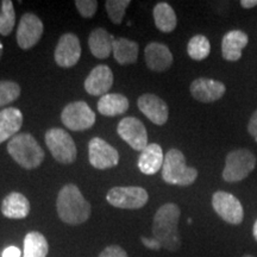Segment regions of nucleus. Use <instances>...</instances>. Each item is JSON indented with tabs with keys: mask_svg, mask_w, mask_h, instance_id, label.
<instances>
[{
	"mask_svg": "<svg viewBox=\"0 0 257 257\" xmlns=\"http://www.w3.org/2000/svg\"><path fill=\"white\" fill-rule=\"evenodd\" d=\"M146 63L149 69L154 72H165L173 64V55L166 44L159 42H152L144 50Z\"/></svg>",
	"mask_w": 257,
	"mask_h": 257,
	"instance_id": "nucleus-17",
	"label": "nucleus"
},
{
	"mask_svg": "<svg viewBox=\"0 0 257 257\" xmlns=\"http://www.w3.org/2000/svg\"><path fill=\"white\" fill-rule=\"evenodd\" d=\"M61 120L64 126L73 131H82L92 127L95 123V113L92 111L87 102H70L63 108Z\"/></svg>",
	"mask_w": 257,
	"mask_h": 257,
	"instance_id": "nucleus-7",
	"label": "nucleus"
},
{
	"mask_svg": "<svg viewBox=\"0 0 257 257\" xmlns=\"http://www.w3.org/2000/svg\"><path fill=\"white\" fill-rule=\"evenodd\" d=\"M211 44L210 41L204 35L193 36L188 42L187 53L191 59L195 61H202L210 55Z\"/></svg>",
	"mask_w": 257,
	"mask_h": 257,
	"instance_id": "nucleus-27",
	"label": "nucleus"
},
{
	"mask_svg": "<svg viewBox=\"0 0 257 257\" xmlns=\"http://www.w3.org/2000/svg\"><path fill=\"white\" fill-rule=\"evenodd\" d=\"M117 133L120 138L137 152L148 147V133L144 124L135 117H125L119 121Z\"/></svg>",
	"mask_w": 257,
	"mask_h": 257,
	"instance_id": "nucleus-10",
	"label": "nucleus"
},
{
	"mask_svg": "<svg viewBox=\"0 0 257 257\" xmlns=\"http://www.w3.org/2000/svg\"><path fill=\"white\" fill-rule=\"evenodd\" d=\"M256 167V156L248 149H237L227 154L223 170L226 182H238L249 176Z\"/></svg>",
	"mask_w": 257,
	"mask_h": 257,
	"instance_id": "nucleus-5",
	"label": "nucleus"
},
{
	"mask_svg": "<svg viewBox=\"0 0 257 257\" xmlns=\"http://www.w3.org/2000/svg\"><path fill=\"white\" fill-rule=\"evenodd\" d=\"M46 144L57 162L69 165L76 160V147L70 135L63 128L53 127L46 133Z\"/></svg>",
	"mask_w": 257,
	"mask_h": 257,
	"instance_id": "nucleus-6",
	"label": "nucleus"
},
{
	"mask_svg": "<svg viewBox=\"0 0 257 257\" xmlns=\"http://www.w3.org/2000/svg\"><path fill=\"white\" fill-rule=\"evenodd\" d=\"M21 95V87L14 81H0V107H4L17 100Z\"/></svg>",
	"mask_w": 257,
	"mask_h": 257,
	"instance_id": "nucleus-29",
	"label": "nucleus"
},
{
	"mask_svg": "<svg viewBox=\"0 0 257 257\" xmlns=\"http://www.w3.org/2000/svg\"><path fill=\"white\" fill-rule=\"evenodd\" d=\"M242 257H255V256H252V255H249V253H245V255H243Z\"/></svg>",
	"mask_w": 257,
	"mask_h": 257,
	"instance_id": "nucleus-39",
	"label": "nucleus"
},
{
	"mask_svg": "<svg viewBox=\"0 0 257 257\" xmlns=\"http://www.w3.org/2000/svg\"><path fill=\"white\" fill-rule=\"evenodd\" d=\"M23 125V113L16 107L0 111V144L15 137Z\"/></svg>",
	"mask_w": 257,
	"mask_h": 257,
	"instance_id": "nucleus-20",
	"label": "nucleus"
},
{
	"mask_svg": "<svg viewBox=\"0 0 257 257\" xmlns=\"http://www.w3.org/2000/svg\"><path fill=\"white\" fill-rule=\"evenodd\" d=\"M112 53L119 64L136 63L138 57V44L136 42L120 37L114 38L112 44Z\"/></svg>",
	"mask_w": 257,
	"mask_h": 257,
	"instance_id": "nucleus-24",
	"label": "nucleus"
},
{
	"mask_svg": "<svg viewBox=\"0 0 257 257\" xmlns=\"http://www.w3.org/2000/svg\"><path fill=\"white\" fill-rule=\"evenodd\" d=\"M89 163L96 169H107L119 162V154L113 147L99 137H94L88 143Z\"/></svg>",
	"mask_w": 257,
	"mask_h": 257,
	"instance_id": "nucleus-11",
	"label": "nucleus"
},
{
	"mask_svg": "<svg viewBox=\"0 0 257 257\" xmlns=\"http://www.w3.org/2000/svg\"><path fill=\"white\" fill-rule=\"evenodd\" d=\"M240 5L244 9H252L257 6V0H242L240 2Z\"/></svg>",
	"mask_w": 257,
	"mask_h": 257,
	"instance_id": "nucleus-36",
	"label": "nucleus"
},
{
	"mask_svg": "<svg viewBox=\"0 0 257 257\" xmlns=\"http://www.w3.org/2000/svg\"><path fill=\"white\" fill-rule=\"evenodd\" d=\"M56 208L60 219L69 225L85 223L91 216V204L83 198L78 186L68 184L59 192Z\"/></svg>",
	"mask_w": 257,
	"mask_h": 257,
	"instance_id": "nucleus-2",
	"label": "nucleus"
},
{
	"mask_svg": "<svg viewBox=\"0 0 257 257\" xmlns=\"http://www.w3.org/2000/svg\"><path fill=\"white\" fill-rule=\"evenodd\" d=\"M128 108V100L126 96L118 93H107L102 95L98 101V111L106 117L123 114Z\"/></svg>",
	"mask_w": 257,
	"mask_h": 257,
	"instance_id": "nucleus-23",
	"label": "nucleus"
},
{
	"mask_svg": "<svg viewBox=\"0 0 257 257\" xmlns=\"http://www.w3.org/2000/svg\"><path fill=\"white\" fill-rule=\"evenodd\" d=\"M165 156H163L162 148L159 144H148L146 149L141 152L138 159V168L146 175H154L162 169Z\"/></svg>",
	"mask_w": 257,
	"mask_h": 257,
	"instance_id": "nucleus-19",
	"label": "nucleus"
},
{
	"mask_svg": "<svg viewBox=\"0 0 257 257\" xmlns=\"http://www.w3.org/2000/svg\"><path fill=\"white\" fill-rule=\"evenodd\" d=\"M75 6L83 18H92L98 9V2L95 0H76Z\"/></svg>",
	"mask_w": 257,
	"mask_h": 257,
	"instance_id": "nucleus-31",
	"label": "nucleus"
},
{
	"mask_svg": "<svg viewBox=\"0 0 257 257\" xmlns=\"http://www.w3.org/2000/svg\"><path fill=\"white\" fill-rule=\"evenodd\" d=\"M16 12L11 0H4L0 11V35L9 36L15 28Z\"/></svg>",
	"mask_w": 257,
	"mask_h": 257,
	"instance_id": "nucleus-28",
	"label": "nucleus"
},
{
	"mask_svg": "<svg viewBox=\"0 0 257 257\" xmlns=\"http://www.w3.org/2000/svg\"><path fill=\"white\" fill-rule=\"evenodd\" d=\"M212 206L221 219L231 225L242 224L244 210L240 201L231 193L218 191L212 197Z\"/></svg>",
	"mask_w": 257,
	"mask_h": 257,
	"instance_id": "nucleus-9",
	"label": "nucleus"
},
{
	"mask_svg": "<svg viewBox=\"0 0 257 257\" xmlns=\"http://www.w3.org/2000/svg\"><path fill=\"white\" fill-rule=\"evenodd\" d=\"M249 38L245 32L240 30H232L225 34L221 41V54L225 60L238 61L242 57V50L248 44Z\"/></svg>",
	"mask_w": 257,
	"mask_h": 257,
	"instance_id": "nucleus-18",
	"label": "nucleus"
},
{
	"mask_svg": "<svg viewBox=\"0 0 257 257\" xmlns=\"http://www.w3.org/2000/svg\"><path fill=\"white\" fill-rule=\"evenodd\" d=\"M153 15L156 28L160 31L168 34V32H172L176 28L178 18H176L175 11L168 3H159L154 8Z\"/></svg>",
	"mask_w": 257,
	"mask_h": 257,
	"instance_id": "nucleus-25",
	"label": "nucleus"
},
{
	"mask_svg": "<svg viewBox=\"0 0 257 257\" xmlns=\"http://www.w3.org/2000/svg\"><path fill=\"white\" fill-rule=\"evenodd\" d=\"M252 233H253V238H255L256 242H257V219H256V221H255V224H253Z\"/></svg>",
	"mask_w": 257,
	"mask_h": 257,
	"instance_id": "nucleus-37",
	"label": "nucleus"
},
{
	"mask_svg": "<svg viewBox=\"0 0 257 257\" xmlns=\"http://www.w3.org/2000/svg\"><path fill=\"white\" fill-rule=\"evenodd\" d=\"M198 178V170L186 165L184 154L178 149H170L165 156L162 179L167 184L189 186Z\"/></svg>",
	"mask_w": 257,
	"mask_h": 257,
	"instance_id": "nucleus-4",
	"label": "nucleus"
},
{
	"mask_svg": "<svg viewBox=\"0 0 257 257\" xmlns=\"http://www.w3.org/2000/svg\"><path fill=\"white\" fill-rule=\"evenodd\" d=\"M3 55V44H2V41H0V57Z\"/></svg>",
	"mask_w": 257,
	"mask_h": 257,
	"instance_id": "nucleus-38",
	"label": "nucleus"
},
{
	"mask_svg": "<svg viewBox=\"0 0 257 257\" xmlns=\"http://www.w3.org/2000/svg\"><path fill=\"white\" fill-rule=\"evenodd\" d=\"M99 257H128L126 251L123 248H120L119 245H110L106 246V248L100 252Z\"/></svg>",
	"mask_w": 257,
	"mask_h": 257,
	"instance_id": "nucleus-32",
	"label": "nucleus"
},
{
	"mask_svg": "<svg viewBox=\"0 0 257 257\" xmlns=\"http://www.w3.org/2000/svg\"><path fill=\"white\" fill-rule=\"evenodd\" d=\"M113 85V73L106 64L96 66L85 80V89L92 95L102 96L107 94Z\"/></svg>",
	"mask_w": 257,
	"mask_h": 257,
	"instance_id": "nucleus-15",
	"label": "nucleus"
},
{
	"mask_svg": "<svg viewBox=\"0 0 257 257\" xmlns=\"http://www.w3.org/2000/svg\"><path fill=\"white\" fill-rule=\"evenodd\" d=\"M81 56V46L78 36L64 34L61 36L55 49V61L60 67L70 68L79 62Z\"/></svg>",
	"mask_w": 257,
	"mask_h": 257,
	"instance_id": "nucleus-13",
	"label": "nucleus"
},
{
	"mask_svg": "<svg viewBox=\"0 0 257 257\" xmlns=\"http://www.w3.org/2000/svg\"><path fill=\"white\" fill-rule=\"evenodd\" d=\"M22 256V251L19 250L17 246H8L4 251L2 253V257H21Z\"/></svg>",
	"mask_w": 257,
	"mask_h": 257,
	"instance_id": "nucleus-35",
	"label": "nucleus"
},
{
	"mask_svg": "<svg viewBox=\"0 0 257 257\" xmlns=\"http://www.w3.org/2000/svg\"><path fill=\"white\" fill-rule=\"evenodd\" d=\"M8 152L19 166L35 169L44 160V152L30 134H18L8 144Z\"/></svg>",
	"mask_w": 257,
	"mask_h": 257,
	"instance_id": "nucleus-3",
	"label": "nucleus"
},
{
	"mask_svg": "<svg viewBox=\"0 0 257 257\" xmlns=\"http://www.w3.org/2000/svg\"><path fill=\"white\" fill-rule=\"evenodd\" d=\"M226 87L223 82L207 78L195 79L191 83V94L201 102H213L219 100L225 94Z\"/></svg>",
	"mask_w": 257,
	"mask_h": 257,
	"instance_id": "nucleus-16",
	"label": "nucleus"
},
{
	"mask_svg": "<svg viewBox=\"0 0 257 257\" xmlns=\"http://www.w3.org/2000/svg\"><path fill=\"white\" fill-rule=\"evenodd\" d=\"M43 23L36 15L25 14L21 18L17 29V43L22 49L36 46L43 34Z\"/></svg>",
	"mask_w": 257,
	"mask_h": 257,
	"instance_id": "nucleus-12",
	"label": "nucleus"
},
{
	"mask_svg": "<svg viewBox=\"0 0 257 257\" xmlns=\"http://www.w3.org/2000/svg\"><path fill=\"white\" fill-rule=\"evenodd\" d=\"M106 199L114 207L138 210L146 206L149 195L142 187H113L108 191Z\"/></svg>",
	"mask_w": 257,
	"mask_h": 257,
	"instance_id": "nucleus-8",
	"label": "nucleus"
},
{
	"mask_svg": "<svg viewBox=\"0 0 257 257\" xmlns=\"http://www.w3.org/2000/svg\"><path fill=\"white\" fill-rule=\"evenodd\" d=\"M179 206L173 202L162 205L154 216L153 220V236L159 240L163 249L168 251H178L181 246L178 224L180 219Z\"/></svg>",
	"mask_w": 257,
	"mask_h": 257,
	"instance_id": "nucleus-1",
	"label": "nucleus"
},
{
	"mask_svg": "<svg viewBox=\"0 0 257 257\" xmlns=\"http://www.w3.org/2000/svg\"><path fill=\"white\" fill-rule=\"evenodd\" d=\"M113 40L114 37L105 29H94L88 37V46L93 56L100 60L107 59L111 55Z\"/></svg>",
	"mask_w": 257,
	"mask_h": 257,
	"instance_id": "nucleus-22",
	"label": "nucleus"
},
{
	"mask_svg": "<svg viewBox=\"0 0 257 257\" xmlns=\"http://www.w3.org/2000/svg\"><path fill=\"white\" fill-rule=\"evenodd\" d=\"M141 240H142V243L144 244V246H147V248L152 249V250H160L162 246H161V244L159 243V240H156L155 238H147V237H141Z\"/></svg>",
	"mask_w": 257,
	"mask_h": 257,
	"instance_id": "nucleus-34",
	"label": "nucleus"
},
{
	"mask_svg": "<svg viewBox=\"0 0 257 257\" xmlns=\"http://www.w3.org/2000/svg\"><path fill=\"white\" fill-rule=\"evenodd\" d=\"M248 131L249 134L253 137V140L257 142V110L253 112L251 118H250L248 124Z\"/></svg>",
	"mask_w": 257,
	"mask_h": 257,
	"instance_id": "nucleus-33",
	"label": "nucleus"
},
{
	"mask_svg": "<svg viewBox=\"0 0 257 257\" xmlns=\"http://www.w3.org/2000/svg\"><path fill=\"white\" fill-rule=\"evenodd\" d=\"M49 251L47 238L37 231H31L24 238L23 257H47Z\"/></svg>",
	"mask_w": 257,
	"mask_h": 257,
	"instance_id": "nucleus-26",
	"label": "nucleus"
},
{
	"mask_svg": "<svg viewBox=\"0 0 257 257\" xmlns=\"http://www.w3.org/2000/svg\"><path fill=\"white\" fill-rule=\"evenodd\" d=\"M130 5V0H107L105 3L108 18L114 24H120L123 21L125 10Z\"/></svg>",
	"mask_w": 257,
	"mask_h": 257,
	"instance_id": "nucleus-30",
	"label": "nucleus"
},
{
	"mask_svg": "<svg viewBox=\"0 0 257 257\" xmlns=\"http://www.w3.org/2000/svg\"><path fill=\"white\" fill-rule=\"evenodd\" d=\"M138 108L150 121L156 125L167 123L169 117L168 105L155 94H143L138 98Z\"/></svg>",
	"mask_w": 257,
	"mask_h": 257,
	"instance_id": "nucleus-14",
	"label": "nucleus"
},
{
	"mask_svg": "<svg viewBox=\"0 0 257 257\" xmlns=\"http://www.w3.org/2000/svg\"><path fill=\"white\" fill-rule=\"evenodd\" d=\"M30 212V202L21 193H10L2 202V213L10 219H23Z\"/></svg>",
	"mask_w": 257,
	"mask_h": 257,
	"instance_id": "nucleus-21",
	"label": "nucleus"
}]
</instances>
